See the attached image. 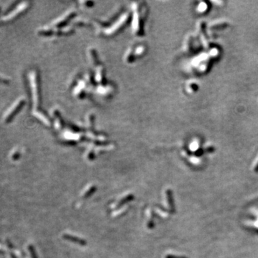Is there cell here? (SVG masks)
<instances>
[{
  "mask_svg": "<svg viewBox=\"0 0 258 258\" xmlns=\"http://www.w3.org/2000/svg\"><path fill=\"white\" fill-rule=\"evenodd\" d=\"M24 104H25V100L23 98H20L17 100V101H15L12 104V105H11L10 108L7 110V112L4 113V116H3V121H4V123H8L10 121H12V120L13 119V118L15 116L16 114L18 113V112L21 110L22 107L23 106Z\"/></svg>",
  "mask_w": 258,
  "mask_h": 258,
  "instance_id": "obj_1",
  "label": "cell"
},
{
  "mask_svg": "<svg viewBox=\"0 0 258 258\" xmlns=\"http://www.w3.org/2000/svg\"><path fill=\"white\" fill-rule=\"evenodd\" d=\"M27 7H28L27 3H22L20 5H19L17 7H16L13 11H12V12H10V13L7 14V15L4 16V17L2 18V20L4 22H9L11 21V20H13L14 19L16 18V17H18L20 15H21L24 11L26 10Z\"/></svg>",
  "mask_w": 258,
  "mask_h": 258,
  "instance_id": "obj_2",
  "label": "cell"
},
{
  "mask_svg": "<svg viewBox=\"0 0 258 258\" xmlns=\"http://www.w3.org/2000/svg\"><path fill=\"white\" fill-rule=\"evenodd\" d=\"M31 83H32V92H33V98H34V104H35V105H37L38 103V93H37V80H36V75L33 72L31 74Z\"/></svg>",
  "mask_w": 258,
  "mask_h": 258,
  "instance_id": "obj_3",
  "label": "cell"
},
{
  "mask_svg": "<svg viewBox=\"0 0 258 258\" xmlns=\"http://www.w3.org/2000/svg\"><path fill=\"white\" fill-rule=\"evenodd\" d=\"M63 238L66 240H68L70 242H72V243H76V244H78L80 245H86L87 243L85 241V240H82V239L78 238V237H73V236L70 235H63Z\"/></svg>",
  "mask_w": 258,
  "mask_h": 258,
  "instance_id": "obj_4",
  "label": "cell"
},
{
  "mask_svg": "<svg viewBox=\"0 0 258 258\" xmlns=\"http://www.w3.org/2000/svg\"><path fill=\"white\" fill-rule=\"evenodd\" d=\"M134 199V196L133 195H129V196H128V197H125L124 199H123L121 202H120V203L118 205V207H121V206L123 205V204H125L126 202H129V201H131V199Z\"/></svg>",
  "mask_w": 258,
  "mask_h": 258,
  "instance_id": "obj_5",
  "label": "cell"
},
{
  "mask_svg": "<svg viewBox=\"0 0 258 258\" xmlns=\"http://www.w3.org/2000/svg\"><path fill=\"white\" fill-rule=\"evenodd\" d=\"M95 190H96V187H95V186H93V187H91V189L88 190V191H87V192L85 193V194H84L83 198H87V197H89V196H91V194H93V192H94Z\"/></svg>",
  "mask_w": 258,
  "mask_h": 258,
  "instance_id": "obj_6",
  "label": "cell"
},
{
  "mask_svg": "<svg viewBox=\"0 0 258 258\" xmlns=\"http://www.w3.org/2000/svg\"><path fill=\"white\" fill-rule=\"evenodd\" d=\"M227 26V24L224 22V23L219 24V25H217H217H214V26L212 27V28H213V29H220V28H224Z\"/></svg>",
  "mask_w": 258,
  "mask_h": 258,
  "instance_id": "obj_7",
  "label": "cell"
},
{
  "mask_svg": "<svg viewBox=\"0 0 258 258\" xmlns=\"http://www.w3.org/2000/svg\"><path fill=\"white\" fill-rule=\"evenodd\" d=\"M9 83V80L4 76L0 75V84H8Z\"/></svg>",
  "mask_w": 258,
  "mask_h": 258,
  "instance_id": "obj_8",
  "label": "cell"
},
{
  "mask_svg": "<svg viewBox=\"0 0 258 258\" xmlns=\"http://www.w3.org/2000/svg\"><path fill=\"white\" fill-rule=\"evenodd\" d=\"M0 11H1V5H0Z\"/></svg>",
  "mask_w": 258,
  "mask_h": 258,
  "instance_id": "obj_9",
  "label": "cell"
}]
</instances>
